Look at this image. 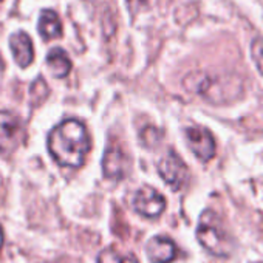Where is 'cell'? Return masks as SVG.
<instances>
[{
    "label": "cell",
    "instance_id": "13",
    "mask_svg": "<svg viewBox=\"0 0 263 263\" xmlns=\"http://www.w3.org/2000/svg\"><path fill=\"white\" fill-rule=\"evenodd\" d=\"M30 93H31L33 101L42 102V101L48 96V85H47V82H45L42 78H37V79L34 81V84L31 85Z\"/></svg>",
    "mask_w": 263,
    "mask_h": 263
},
{
    "label": "cell",
    "instance_id": "8",
    "mask_svg": "<svg viewBox=\"0 0 263 263\" xmlns=\"http://www.w3.org/2000/svg\"><path fill=\"white\" fill-rule=\"evenodd\" d=\"M130 167L128 158L118 144H108L102 160L104 175L110 180H121L127 175Z\"/></svg>",
    "mask_w": 263,
    "mask_h": 263
},
{
    "label": "cell",
    "instance_id": "18",
    "mask_svg": "<svg viewBox=\"0 0 263 263\" xmlns=\"http://www.w3.org/2000/svg\"><path fill=\"white\" fill-rule=\"evenodd\" d=\"M4 229H2V224H0V249H2V246H4Z\"/></svg>",
    "mask_w": 263,
    "mask_h": 263
},
{
    "label": "cell",
    "instance_id": "1",
    "mask_svg": "<svg viewBox=\"0 0 263 263\" xmlns=\"http://www.w3.org/2000/svg\"><path fill=\"white\" fill-rule=\"evenodd\" d=\"M48 152L64 167H81L90 151V138L85 125L78 119H65L48 135Z\"/></svg>",
    "mask_w": 263,
    "mask_h": 263
},
{
    "label": "cell",
    "instance_id": "4",
    "mask_svg": "<svg viewBox=\"0 0 263 263\" xmlns=\"http://www.w3.org/2000/svg\"><path fill=\"white\" fill-rule=\"evenodd\" d=\"M24 138V125L13 111L0 110V154L13 152Z\"/></svg>",
    "mask_w": 263,
    "mask_h": 263
},
{
    "label": "cell",
    "instance_id": "12",
    "mask_svg": "<svg viewBox=\"0 0 263 263\" xmlns=\"http://www.w3.org/2000/svg\"><path fill=\"white\" fill-rule=\"evenodd\" d=\"M47 67L50 70V73L54 78H65L70 70H71V61L67 54L65 50L62 48H53L50 50V53L47 54Z\"/></svg>",
    "mask_w": 263,
    "mask_h": 263
},
{
    "label": "cell",
    "instance_id": "6",
    "mask_svg": "<svg viewBox=\"0 0 263 263\" xmlns=\"http://www.w3.org/2000/svg\"><path fill=\"white\" fill-rule=\"evenodd\" d=\"M132 208L146 218H157L166 208V198L154 187H141L132 200Z\"/></svg>",
    "mask_w": 263,
    "mask_h": 263
},
{
    "label": "cell",
    "instance_id": "2",
    "mask_svg": "<svg viewBox=\"0 0 263 263\" xmlns=\"http://www.w3.org/2000/svg\"><path fill=\"white\" fill-rule=\"evenodd\" d=\"M183 84L186 90L214 104H221L235 99L243 88L241 81L235 76L209 74L204 71H194L187 74Z\"/></svg>",
    "mask_w": 263,
    "mask_h": 263
},
{
    "label": "cell",
    "instance_id": "5",
    "mask_svg": "<svg viewBox=\"0 0 263 263\" xmlns=\"http://www.w3.org/2000/svg\"><path fill=\"white\" fill-rule=\"evenodd\" d=\"M158 172L174 191H180L189 181V169L175 152H167L160 160Z\"/></svg>",
    "mask_w": 263,
    "mask_h": 263
},
{
    "label": "cell",
    "instance_id": "9",
    "mask_svg": "<svg viewBox=\"0 0 263 263\" xmlns=\"http://www.w3.org/2000/svg\"><path fill=\"white\" fill-rule=\"evenodd\" d=\"M10 48L16 64L22 68H27L34 59V50L31 37L25 31H17L10 36Z\"/></svg>",
    "mask_w": 263,
    "mask_h": 263
},
{
    "label": "cell",
    "instance_id": "19",
    "mask_svg": "<svg viewBox=\"0 0 263 263\" xmlns=\"http://www.w3.org/2000/svg\"><path fill=\"white\" fill-rule=\"evenodd\" d=\"M121 263H135V260H134V258H132V257H127V258L121 260Z\"/></svg>",
    "mask_w": 263,
    "mask_h": 263
},
{
    "label": "cell",
    "instance_id": "15",
    "mask_svg": "<svg viewBox=\"0 0 263 263\" xmlns=\"http://www.w3.org/2000/svg\"><path fill=\"white\" fill-rule=\"evenodd\" d=\"M157 2L158 0H127L132 13H141V11L151 10Z\"/></svg>",
    "mask_w": 263,
    "mask_h": 263
},
{
    "label": "cell",
    "instance_id": "14",
    "mask_svg": "<svg viewBox=\"0 0 263 263\" xmlns=\"http://www.w3.org/2000/svg\"><path fill=\"white\" fill-rule=\"evenodd\" d=\"M251 53H252V59H254V62H255L258 71H260L261 76H263V37H257V39L252 42Z\"/></svg>",
    "mask_w": 263,
    "mask_h": 263
},
{
    "label": "cell",
    "instance_id": "3",
    "mask_svg": "<svg viewBox=\"0 0 263 263\" xmlns=\"http://www.w3.org/2000/svg\"><path fill=\"white\" fill-rule=\"evenodd\" d=\"M197 238L206 251L217 257H228L234 249L232 238L221 218L211 209H206L198 220Z\"/></svg>",
    "mask_w": 263,
    "mask_h": 263
},
{
    "label": "cell",
    "instance_id": "10",
    "mask_svg": "<svg viewBox=\"0 0 263 263\" xmlns=\"http://www.w3.org/2000/svg\"><path fill=\"white\" fill-rule=\"evenodd\" d=\"M147 255L154 263H171L177 255V248L167 237L155 235L147 243Z\"/></svg>",
    "mask_w": 263,
    "mask_h": 263
},
{
    "label": "cell",
    "instance_id": "20",
    "mask_svg": "<svg viewBox=\"0 0 263 263\" xmlns=\"http://www.w3.org/2000/svg\"><path fill=\"white\" fill-rule=\"evenodd\" d=\"M0 2H2V0H0Z\"/></svg>",
    "mask_w": 263,
    "mask_h": 263
},
{
    "label": "cell",
    "instance_id": "7",
    "mask_svg": "<svg viewBox=\"0 0 263 263\" xmlns=\"http://www.w3.org/2000/svg\"><path fill=\"white\" fill-rule=\"evenodd\" d=\"M186 143L192 154L204 163L212 160L215 155L214 137L204 127H189L186 130Z\"/></svg>",
    "mask_w": 263,
    "mask_h": 263
},
{
    "label": "cell",
    "instance_id": "17",
    "mask_svg": "<svg viewBox=\"0 0 263 263\" xmlns=\"http://www.w3.org/2000/svg\"><path fill=\"white\" fill-rule=\"evenodd\" d=\"M4 74H5V64L0 58V85H2V81H4Z\"/></svg>",
    "mask_w": 263,
    "mask_h": 263
},
{
    "label": "cell",
    "instance_id": "11",
    "mask_svg": "<svg viewBox=\"0 0 263 263\" xmlns=\"http://www.w3.org/2000/svg\"><path fill=\"white\" fill-rule=\"evenodd\" d=\"M37 30L42 39L51 41L62 36V24L56 11L53 10H44L39 16Z\"/></svg>",
    "mask_w": 263,
    "mask_h": 263
},
{
    "label": "cell",
    "instance_id": "16",
    "mask_svg": "<svg viewBox=\"0 0 263 263\" xmlns=\"http://www.w3.org/2000/svg\"><path fill=\"white\" fill-rule=\"evenodd\" d=\"M96 263H121V261H119L118 254L113 249H105L99 254Z\"/></svg>",
    "mask_w": 263,
    "mask_h": 263
}]
</instances>
